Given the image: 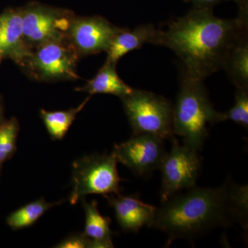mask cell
<instances>
[{
  "label": "cell",
  "mask_w": 248,
  "mask_h": 248,
  "mask_svg": "<svg viewBox=\"0 0 248 248\" xmlns=\"http://www.w3.org/2000/svg\"><path fill=\"white\" fill-rule=\"evenodd\" d=\"M161 202L151 228L166 234V247L179 239L192 240L215 228L239 223L248 229V186L228 179L216 188L194 187Z\"/></svg>",
  "instance_id": "6da1fadb"
},
{
  "label": "cell",
  "mask_w": 248,
  "mask_h": 248,
  "mask_svg": "<svg viewBox=\"0 0 248 248\" xmlns=\"http://www.w3.org/2000/svg\"><path fill=\"white\" fill-rule=\"evenodd\" d=\"M248 29L247 11H241L236 19H224L215 17L211 9L194 8L161 30L160 46L177 55L181 73L204 80L223 69L232 47Z\"/></svg>",
  "instance_id": "7a4b0ae2"
},
{
  "label": "cell",
  "mask_w": 248,
  "mask_h": 248,
  "mask_svg": "<svg viewBox=\"0 0 248 248\" xmlns=\"http://www.w3.org/2000/svg\"><path fill=\"white\" fill-rule=\"evenodd\" d=\"M225 122L224 113L214 108L203 80L181 73L180 89L173 105L174 135L182 138L184 145L200 151L208 136V126Z\"/></svg>",
  "instance_id": "3957f363"
},
{
  "label": "cell",
  "mask_w": 248,
  "mask_h": 248,
  "mask_svg": "<svg viewBox=\"0 0 248 248\" xmlns=\"http://www.w3.org/2000/svg\"><path fill=\"white\" fill-rule=\"evenodd\" d=\"M133 135H155L172 141L173 104L163 96L133 89L121 98Z\"/></svg>",
  "instance_id": "277c9868"
},
{
  "label": "cell",
  "mask_w": 248,
  "mask_h": 248,
  "mask_svg": "<svg viewBox=\"0 0 248 248\" xmlns=\"http://www.w3.org/2000/svg\"><path fill=\"white\" fill-rule=\"evenodd\" d=\"M117 161L112 154L85 155L73 163L70 203L75 205L89 195L105 196L120 192Z\"/></svg>",
  "instance_id": "5b68a950"
},
{
  "label": "cell",
  "mask_w": 248,
  "mask_h": 248,
  "mask_svg": "<svg viewBox=\"0 0 248 248\" xmlns=\"http://www.w3.org/2000/svg\"><path fill=\"white\" fill-rule=\"evenodd\" d=\"M80 57L67 39L52 41L32 49L22 68L39 81L76 80L77 63Z\"/></svg>",
  "instance_id": "8992f818"
},
{
  "label": "cell",
  "mask_w": 248,
  "mask_h": 248,
  "mask_svg": "<svg viewBox=\"0 0 248 248\" xmlns=\"http://www.w3.org/2000/svg\"><path fill=\"white\" fill-rule=\"evenodd\" d=\"M23 32L31 49L41 45L66 38L75 15L66 9L30 3L22 8Z\"/></svg>",
  "instance_id": "52a82bcc"
},
{
  "label": "cell",
  "mask_w": 248,
  "mask_h": 248,
  "mask_svg": "<svg viewBox=\"0 0 248 248\" xmlns=\"http://www.w3.org/2000/svg\"><path fill=\"white\" fill-rule=\"evenodd\" d=\"M172 149L166 153L159 169L162 174L160 197L161 202L184 190L195 187L201 169L197 151L172 140Z\"/></svg>",
  "instance_id": "ba28073f"
},
{
  "label": "cell",
  "mask_w": 248,
  "mask_h": 248,
  "mask_svg": "<svg viewBox=\"0 0 248 248\" xmlns=\"http://www.w3.org/2000/svg\"><path fill=\"white\" fill-rule=\"evenodd\" d=\"M164 140L155 135H133L130 140L114 146L112 154L117 163L124 165L135 174L147 175L159 169L167 152Z\"/></svg>",
  "instance_id": "9c48e42d"
},
{
  "label": "cell",
  "mask_w": 248,
  "mask_h": 248,
  "mask_svg": "<svg viewBox=\"0 0 248 248\" xmlns=\"http://www.w3.org/2000/svg\"><path fill=\"white\" fill-rule=\"evenodd\" d=\"M121 29L101 16H75L66 39L81 58L107 52L111 41Z\"/></svg>",
  "instance_id": "30bf717a"
},
{
  "label": "cell",
  "mask_w": 248,
  "mask_h": 248,
  "mask_svg": "<svg viewBox=\"0 0 248 248\" xmlns=\"http://www.w3.org/2000/svg\"><path fill=\"white\" fill-rule=\"evenodd\" d=\"M105 197L114 209L116 219L124 231L138 233L143 227L151 228L156 207L144 203L137 196H122L120 192Z\"/></svg>",
  "instance_id": "8fae6325"
},
{
  "label": "cell",
  "mask_w": 248,
  "mask_h": 248,
  "mask_svg": "<svg viewBox=\"0 0 248 248\" xmlns=\"http://www.w3.org/2000/svg\"><path fill=\"white\" fill-rule=\"evenodd\" d=\"M0 53L22 68L32 52L23 32L22 8L8 9L0 14Z\"/></svg>",
  "instance_id": "7c38bea8"
},
{
  "label": "cell",
  "mask_w": 248,
  "mask_h": 248,
  "mask_svg": "<svg viewBox=\"0 0 248 248\" xmlns=\"http://www.w3.org/2000/svg\"><path fill=\"white\" fill-rule=\"evenodd\" d=\"M161 30L151 24H141L133 29L122 28L111 41L106 62L117 63L127 53L140 49L147 43L160 46Z\"/></svg>",
  "instance_id": "4fadbf2b"
},
{
  "label": "cell",
  "mask_w": 248,
  "mask_h": 248,
  "mask_svg": "<svg viewBox=\"0 0 248 248\" xmlns=\"http://www.w3.org/2000/svg\"><path fill=\"white\" fill-rule=\"evenodd\" d=\"M116 67L117 63L105 62L96 76L76 91L89 93L90 96L95 94H113L120 99L128 95L133 89L121 79Z\"/></svg>",
  "instance_id": "5bb4252c"
},
{
  "label": "cell",
  "mask_w": 248,
  "mask_h": 248,
  "mask_svg": "<svg viewBox=\"0 0 248 248\" xmlns=\"http://www.w3.org/2000/svg\"><path fill=\"white\" fill-rule=\"evenodd\" d=\"M81 202L86 217L84 233L92 241V248H114L110 218L101 215L97 201L89 203L84 199Z\"/></svg>",
  "instance_id": "9a60e30c"
},
{
  "label": "cell",
  "mask_w": 248,
  "mask_h": 248,
  "mask_svg": "<svg viewBox=\"0 0 248 248\" xmlns=\"http://www.w3.org/2000/svg\"><path fill=\"white\" fill-rule=\"evenodd\" d=\"M236 88H248V35L244 31L232 47L223 65Z\"/></svg>",
  "instance_id": "2e32d148"
},
{
  "label": "cell",
  "mask_w": 248,
  "mask_h": 248,
  "mask_svg": "<svg viewBox=\"0 0 248 248\" xmlns=\"http://www.w3.org/2000/svg\"><path fill=\"white\" fill-rule=\"evenodd\" d=\"M91 96L78 106L66 110L48 111L41 109L40 117L52 140L60 141L66 136L70 127L76 120L77 115L82 110Z\"/></svg>",
  "instance_id": "e0dca14e"
},
{
  "label": "cell",
  "mask_w": 248,
  "mask_h": 248,
  "mask_svg": "<svg viewBox=\"0 0 248 248\" xmlns=\"http://www.w3.org/2000/svg\"><path fill=\"white\" fill-rule=\"evenodd\" d=\"M63 202L64 200L49 203L42 197L10 214L6 218V223L14 231L25 229L38 221L49 209L61 205Z\"/></svg>",
  "instance_id": "ac0fdd59"
},
{
  "label": "cell",
  "mask_w": 248,
  "mask_h": 248,
  "mask_svg": "<svg viewBox=\"0 0 248 248\" xmlns=\"http://www.w3.org/2000/svg\"><path fill=\"white\" fill-rule=\"evenodd\" d=\"M19 131V124L16 117L5 121L0 126V164L11 159L17 151Z\"/></svg>",
  "instance_id": "d6986e66"
},
{
  "label": "cell",
  "mask_w": 248,
  "mask_h": 248,
  "mask_svg": "<svg viewBox=\"0 0 248 248\" xmlns=\"http://www.w3.org/2000/svg\"><path fill=\"white\" fill-rule=\"evenodd\" d=\"M224 113L225 121H232L248 128V88H236L234 106Z\"/></svg>",
  "instance_id": "ffe728a7"
},
{
  "label": "cell",
  "mask_w": 248,
  "mask_h": 248,
  "mask_svg": "<svg viewBox=\"0 0 248 248\" xmlns=\"http://www.w3.org/2000/svg\"><path fill=\"white\" fill-rule=\"evenodd\" d=\"M57 248H92V241L83 232L73 233L58 243Z\"/></svg>",
  "instance_id": "44dd1931"
},
{
  "label": "cell",
  "mask_w": 248,
  "mask_h": 248,
  "mask_svg": "<svg viewBox=\"0 0 248 248\" xmlns=\"http://www.w3.org/2000/svg\"><path fill=\"white\" fill-rule=\"evenodd\" d=\"M195 5L197 9H211L212 6L223 0H186Z\"/></svg>",
  "instance_id": "7402d4cb"
},
{
  "label": "cell",
  "mask_w": 248,
  "mask_h": 248,
  "mask_svg": "<svg viewBox=\"0 0 248 248\" xmlns=\"http://www.w3.org/2000/svg\"><path fill=\"white\" fill-rule=\"evenodd\" d=\"M4 118V105H3V102L1 100V98L0 97V126L2 125L5 122Z\"/></svg>",
  "instance_id": "603a6c76"
},
{
  "label": "cell",
  "mask_w": 248,
  "mask_h": 248,
  "mask_svg": "<svg viewBox=\"0 0 248 248\" xmlns=\"http://www.w3.org/2000/svg\"><path fill=\"white\" fill-rule=\"evenodd\" d=\"M3 56L1 55V53H0V63H1V60H2Z\"/></svg>",
  "instance_id": "cb8c5ba5"
},
{
  "label": "cell",
  "mask_w": 248,
  "mask_h": 248,
  "mask_svg": "<svg viewBox=\"0 0 248 248\" xmlns=\"http://www.w3.org/2000/svg\"><path fill=\"white\" fill-rule=\"evenodd\" d=\"M1 21H0V35H1Z\"/></svg>",
  "instance_id": "d4e9b609"
},
{
  "label": "cell",
  "mask_w": 248,
  "mask_h": 248,
  "mask_svg": "<svg viewBox=\"0 0 248 248\" xmlns=\"http://www.w3.org/2000/svg\"><path fill=\"white\" fill-rule=\"evenodd\" d=\"M1 164H0V172H1Z\"/></svg>",
  "instance_id": "484cf974"
}]
</instances>
